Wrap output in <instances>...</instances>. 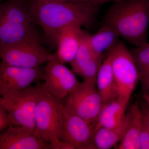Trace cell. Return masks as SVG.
<instances>
[{
    "mask_svg": "<svg viewBox=\"0 0 149 149\" xmlns=\"http://www.w3.org/2000/svg\"><path fill=\"white\" fill-rule=\"evenodd\" d=\"M28 1L35 23L42 29L46 40L55 46L63 29L92 26L102 5L89 1Z\"/></svg>",
    "mask_w": 149,
    "mask_h": 149,
    "instance_id": "6da1fadb",
    "label": "cell"
},
{
    "mask_svg": "<svg viewBox=\"0 0 149 149\" xmlns=\"http://www.w3.org/2000/svg\"><path fill=\"white\" fill-rule=\"evenodd\" d=\"M107 10L104 23L119 37L137 47L148 41L149 0H116Z\"/></svg>",
    "mask_w": 149,
    "mask_h": 149,
    "instance_id": "7a4b0ae2",
    "label": "cell"
},
{
    "mask_svg": "<svg viewBox=\"0 0 149 149\" xmlns=\"http://www.w3.org/2000/svg\"><path fill=\"white\" fill-rule=\"evenodd\" d=\"M46 91L42 85H31L10 97H0V105L7 112L11 125L34 131L36 106Z\"/></svg>",
    "mask_w": 149,
    "mask_h": 149,
    "instance_id": "3957f363",
    "label": "cell"
},
{
    "mask_svg": "<svg viewBox=\"0 0 149 149\" xmlns=\"http://www.w3.org/2000/svg\"><path fill=\"white\" fill-rule=\"evenodd\" d=\"M59 101L46 91L36 106L34 133L49 144L51 149H73L59 138Z\"/></svg>",
    "mask_w": 149,
    "mask_h": 149,
    "instance_id": "277c9868",
    "label": "cell"
},
{
    "mask_svg": "<svg viewBox=\"0 0 149 149\" xmlns=\"http://www.w3.org/2000/svg\"><path fill=\"white\" fill-rule=\"evenodd\" d=\"M107 54L111 58L117 97L130 100L139 82V72L131 52L119 40Z\"/></svg>",
    "mask_w": 149,
    "mask_h": 149,
    "instance_id": "5b68a950",
    "label": "cell"
},
{
    "mask_svg": "<svg viewBox=\"0 0 149 149\" xmlns=\"http://www.w3.org/2000/svg\"><path fill=\"white\" fill-rule=\"evenodd\" d=\"M55 58V54L43 47L38 35L0 50L2 61L22 68L38 67Z\"/></svg>",
    "mask_w": 149,
    "mask_h": 149,
    "instance_id": "8992f818",
    "label": "cell"
},
{
    "mask_svg": "<svg viewBox=\"0 0 149 149\" xmlns=\"http://www.w3.org/2000/svg\"><path fill=\"white\" fill-rule=\"evenodd\" d=\"M66 97L63 104L65 108L91 123L94 129L103 105L96 80H84L80 82Z\"/></svg>",
    "mask_w": 149,
    "mask_h": 149,
    "instance_id": "52a82bcc",
    "label": "cell"
},
{
    "mask_svg": "<svg viewBox=\"0 0 149 149\" xmlns=\"http://www.w3.org/2000/svg\"><path fill=\"white\" fill-rule=\"evenodd\" d=\"M59 138L73 149H96L93 125L65 108L58 102Z\"/></svg>",
    "mask_w": 149,
    "mask_h": 149,
    "instance_id": "ba28073f",
    "label": "cell"
},
{
    "mask_svg": "<svg viewBox=\"0 0 149 149\" xmlns=\"http://www.w3.org/2000/svg\"><path fill=\"white\" fill-rule=\"evenodd\" d=\"M44 70L40 67L22 68L0 63V97L15 95L42 80Z\"/></svg>",
    "mask_w": 149,
    "mask_h": 149,
    "instance_id": "9c48e42d",
    "label": "cell"
},
{
    "mask_svg": "<svg viewBox=\"0 0 149 149\" xmlns=\"http://www.w3.org/2000/svg\"><path fill=\"white\" fill-rule=\"evenodd\" d=\"M42 80L43 88L58 100L67 97L80 83L72 70L56 58L47 63Z\"/></svg>",
    "mask_w": 149,
    "mask_h": 149,
    "instance_id": "30bf717a",
    "label": "cell"
},
{
    "mask_svg": "<svg viewBox=\"0 0 149 149\" xmlns=\"http://www.w3.org/2000/svg\"><path fill=\"white\" fill-rule=\"evenodd\" d=\"M48 149L49 144L24 127L10 125L0 132V149Z\"/></svg>",
    "mask_w": 149,
    "mask_h": 149,
    "instance_id": "8fae6325",
    "label": "cell"
},
{
    "mask_svg": "<svg viewBox=\"0 0 149 149\" xmlns=\"http://www.w3.org/2000/svg\"><path fill=\"white\" fill-rule=\"evenodd\" d=\"M79 26L66 27L60 32L56 40V59L65 64L73 60L81 45L85 32Z\"/></svg>",
    "mask_w": 149,
    "mask_h": 149,
    "instance_id": "7c38bea8",
    "label": "cell"
},
{
    "mask_svg": "<svg viewBox=\"0 0 149 149\" xmlns=\"http://www.w3.org/2000/svg\"><path fill=\"white\" fill-rule=\"evenodd\" d=\"M85 32L77 54L70 63L72 70L84 80H96L97 73L103 61L93 53Z\"/></svg>",
    "mask_w": 149,
    "mask_h": 149,
    "instance_id": "4fadbf2b",
    "label": "cell"
},
{
    "mask_svg": "<svg viewBox=\"0 0 149 149\" xmlns=\"http://www.w3.org/2000/svg\"><path fill=\"white\" fill-rule=\"evenodd\" d=\"M37 35L35 26L15 24L0 15V50Z\"/></svg>",
    "mask_w": 149,
    "mask_h": 149,
    "instance_id": "5bb4252c",
    "label": "cell"
},
{
    "mask_svg": "<svg viewBox=\"0 0 149 149\" xmlns=\"http://www.w3.org/2000/svg\"><path fill=\"white\" fill-rule=\"evenodd\" d=\"M129 101L126 99L117 97L103 104L94 125V133L99 128H113L120 124L126 115Z\"/></svg>",
    "mask_w": 149,
    "mask_h": 149,
    "instance_id": "9a60e30c",
    "label": "cell"
},
{
    "mask_svg": "<svg viewBox=\"0 0 149 149\" xmlns=\"http://www.w3.org/2000/svg\"><path fill=\"white\" fill-rule=\"evenodd\" d=\"M119 35L114 28L104 23L102 26L93 35L87 34L88 45L93 53L102 61L104 54L111 49L119 41Z\"/></svg>",
    "mask_w": 149,
    "mask_h": 149,
    "instance_id": "2e32d148",
    "label": "cell"
},
{
    "mask_svg": "<svg viewBox=\"0 0 149 149\" xmlns=\"http://www.w3.org/2000/svg\"><path fill=\"white\" fill-rule=\"evenodd\" d=\"M96 83L103 104L107 103L117 97L111 58L108 54H107L106 58L103 61L99 68Z\"/></svg>",
    "mask_w": 149,
    "mask_h": 149,
    "instance_id": "e0dca14e",
    "label": "cell"
},
{
    "mask_svg": "<svg viewBox=\"0 0 149 149\" xmlns=\"http://www.w3.org/2000/svg\"><path fill=\"white\" fill-rule=\"evenodd\" d=\"M130 118L128 111L122 122L115 127L99 128L94 133V141L96 149H109L116 147L125 136Z\"/></svg>",
    "mask_w": 149,
    "mask_h": 149,
    "instance_id": "ac0fdd59",
    "label": "cell"
},
{
    "mask_svg": "<svg viewBox=\"0 0 149 149\" xmlns=\"http://www.w3.org/2000/svg\"><path fill=\"white\" fill-rule=\"evenodd\" d=\"M129 111L130 118L125 136L116 149H140L139 136L143 114L139 103L136 102L133 104Z\"/></svg>",
    "mask_w": 149,
    "mask_h": 149,
    "instance_id": "d6986e66",
    "label": "cell"
},
{
    "mask_svg": "<svg viewBox=\"0 0 149 149\" xmlns=\"http://www.w3.org/2000/svg\"><path fill=\"white\" fill-rule=\"evenodd\" d=\"M139 72L143 94L149 95V42L130 50Z\"/></svg>",
    "mask_w": 149,
    "mask_h": 149,
    "instance_id": "ffe728a7",
    "label": "cell"
},
{
    "mask_svg": "<svg viewBox=\"0 0 149 149\" xmlns=\"http://www.w3.org/2000/svg\"><path fill=\"white\" fill-rule=\"evenodd\" d=\"M139 147L140 149H149V125L143 115L139 136Z\"/></svg>",
    "mask_w": 149,
    "mask_h": 149,
    "instance_id": "44dd1931",
    "label": "cell"
},
{
    "mask_svg": "<svg viewBox=\"0 0 149 149\" xmlns=\"http://www.w3.org/2000/svg\"><path fill=\"white\" fill-rule=\"evenodd\" d=\"M11 125L6 110L0 105V132Z\"/></svg>",
    "mask_w": 149,
    "mask_h": 149,
    "instance_id": "7402d4cb",
    "label": "cell"
},
{
    "mask_svg": "<svg viewBox=\"0 0 149 149\" xmlns=\"http://www.w3.org/2000/svg\"><path fill=\"white\" fill-rule=\"evenodd\" d=\"M29 1H89L93 2L104 4L112 2L116 0H28Z\"/></svg>",
    "mask_w": 149,
    "mask_h": 149,
    "instance_id": "603a6c76",
    "label": "cell"
},
{
    "mask_svg": "<svg viewBox=\"0 0 149 149\" xmlns=\"http://www.w3.org/2000/svg\"><path fill=\"white\" fill-rule=\"evenodd\" d=\"M143 115L149 125V106L145 102L140 104Z\"/></svg>",
    "mask_w": 149,
    "mask_h": 149,
    "instance_id": "cb8c5ba5",
    "label": "cell"
},
{
    "mask_svg": "<svg viewBox=\"0 0 149 149\" xmlns=\"http://www.w3.org/2000/svg\"><path fill=\"white\" fill-rule=\"evenodd\" d=\"M143 98L144 102L149 106V95L143 94Z\"/></svg>",
    "mask_w": 149,
    "mask_h": 149,
    "instance_id": "d4e9b609",
    "label": "cell"
},
{
    "mask_svg": "<svg viewBox=\"0 0 149 149\" xmlns=\"http://www.w3.org/2000/svg\"><path fill=\"white\" fill-rule=\"evenodd\" d=\"M3 0H0V2H1Z\"/></svg>",
    "mask_w": 149,
    "mask_h": 149,
    "instance_id": "484cf974",
    "label": "cell"
},
{
    "mask_svg": "<svg viewBox=\"0 0 149 149\" xmlns=\"http://www.w3.org/2000/svg\"><path fill=\"white\" fill-rule=\"evenodd\" d=\"M148 38H149V31L148 32Z\"/></svg>",
    "mask_w": 149,
    "mask_h": 149,
    "instance_id": "4316f807",
    "label": "cell"
}]
</instances>
